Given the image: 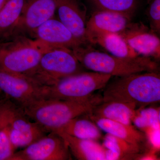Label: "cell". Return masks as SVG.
<instances>
[{
	"instance_id": "cell-1",
	"label": "cell",
	"mask_w": 160,
	"mask_h": 160,
	"mask_svg": "<svg viewBox=\"0 0 160 160\" xmlns=\"http://www.w3.org/2000/svg\"><path fill=\"white\" fill-rule=\"evenodd\" d=\"M102 102V96L99 94L79 101L43 98L21 108L30 119L49 133L74 118L90 113Z\"/></svg>"
},
{
	"instance_id": "cell-2",
	"label": "cell",
	"mask_w": 160,
	"mask_h": 160,
	"mask_svg": "<svg viewBox=\"0 0 160 160\" xmlns=\"http://www.w3.org/2000/svg\"><path fill=\"white\" fill-rule=\"evenodd\" d=\"M103 102L134 103L137 108L160 101V76L158 72L134 73L108 83L103 88Z\"/></svg>"
},
{
	"instance_id": "cell-3",
	"label": "cell",
	"mask_w": 160,
	"mask_h": 160,
	"mask_svg": "<svg viewBox=\"0 0 160 160\" xmlns=\"http://www.w3.org/2000/svg\"><path fill=\"white\" fill-rule=\"evenodd\" d=\"M82 66L91 71L123 77L146 72H157V63L149 57L122 58L101 52L90 47L80 46L72 49Z\"/></svg>"
},
{
	"instance_id": "cell-4",
	"label": "cell",
	"mask_w": 160,
	"mask_h": 160,
	"mask_svg": "<svg viewBox=\"0 0 160 160\" xmlns=\"http://www.w3.org/2000/svg\"><path fill=\"white\" fill-rule=\"evenodd\" d=\"M43 49L35 40L17 35L0 42V68L32 77L39 64Z\"/></svg>"
},
{
	"instance_id": "cell-5",
	"label": "cell",
	"mask_w": 160,
	"mask_h": 160,
	"mask_svg": "<svg viewBox=\"0 0 160 160\" xmlns=\"http://www.w3.org/2000/svg\"><path fill=\"white\" fill-rule=\"evenodd\" d=\"M96 72H79L58 80L46 86V98L79 101L86 99L96 91L103 89L112 77Z\"/></svg>"
},
{
	"instance_id": "cell-6",
	"label": "cell",
	"mask_w": 160,
	"mask_h": 160,
	"mask_svg": "<svg viewBox=\"0 0 160 160\" xmlns=\"http://www.w3.org/2000/svg\"><path fill=\"white\" fill-rule=\"evenodd\" d=\"M82 72L72 49L47 48L43 49L38 67L32 78L43 86H50L60 79Z\"/></svg>"
},
{
	"instance_id": "cell-7",
	"label": "cell",
	"mask_w": 160,
	"mask_h": 160,
	"mask_svg": "<svg viewBox=\"0 0 160 160\" xmlns=\"http://www.w3.org/2000/svg\"><path fill=\"white\" fill-rule=\"evenodd\" d=\"M0 92L22 108L36 100L46 98V86L31 77L0 68Z\"/></svg>"
},
{
	"instance_id": "cell-8",
	"label": "cell",
	"mask_w": 160,
	"mask_h": 160,
	"mask_svg": "<svg viewBox=\"0 0 160 160\" xmlns=\"http://www.w3.org/2000/svg\"><path fill=\"white\" fill-rule=\"evenodd\" d=\"M37 140L25 149L15 152L10 160H68L72 159L66 141L55 132Z\"/></svg>"
},
{
	"instance_id": "cell-9",
	"label": "cell",
	"mask_w": 160,
	"mask_h": 160,
	"mask_svg": "<svg viewBox=\"0 0 160 160\" xmlns=\"http://www.w3.org/2000/svg\"><path fill=\"white\" fill-rule=\"evenodd\" d=\"M56 11L55 0H24L22 11L12 36H32L38 28L54 17Z\"/></svg>"
},
{
	"instance_id": "cell-10",
	"label": "cell",
	"mask_w": 160,
	"mask_h": 160,
	"mask_svg": "<svg viewBox=\"0 0 160 160\" xmlns=\"http://www.w3.org/2000/svg\"><path fill=\"white\" fill-rule=\"evenodd\" d=\"M32 37L42 48L65 47L72 49L86 45L77 38L59 20L52 18L35 31Z\"/></svg>"
},
{
	"instance_id": "cell-11",
	"label": "cell",
	"mask_w": 160,
	"mask_h": 160,
	"mask_svg": "<svg viewBox=\"0 0 160 160\" xmlns=\"http://www.w3.org/2000/svg\"><path fill=\"white\" fill-rule=\"evenodd\" d=\"M9 124L10 140L15 149L25 148L48 133L38 123L30 119L17 105Z\"/></svg>"
},
{
	"instance_id": "cell-12",
	"label": "cell",
	"mask_w": 160,
	"mask_h": 160,
	"mask_svg": "<svg viewBox=\"0 0 160 160\" xmlns=\"http://www.w3.org/2000/svg\"><path fill=\"white\" fill-rule=\"evenodd\" d=\"M59 18L77 38L87 44L86 9L80 0H55Z\"/></svg>"
},
{
	"instance_id": "cell-13",
	"label": "cell",
	"mask_w": 160,
	"mask_h": 160,
	"mask_svg": "<svg viewBox=\"0 0 160 160\" xmlns=\"http://www.w3.org/2000/svg\"><path fill=\"white\" fill-rule=\"evenodd\" d=\"M138 54L146 57H160V40L154 32L142 24H129L120 33Z\"/></svg>"
},
{
	"instance_id": "cell-14",
	"label": "cell",
	"mask_w": 160,
	"mask_h": 160,
	"mask_svg": "<svg viewBox=\"0 0 160 160\" xmlns=\"http://www.w3.org/2000/svg\"><path fill=\"white\" fill-rule=\"evenodd\" d=\"M130 20L122 15L103 10L95 12L86 22V37L88 42L101 35L120 33L129 25Z\"/></svg>"
},
{
	"instance_id": "cell-15",
	"label": "cell",
	"mask_w": 160,
	"mask_h": 160,
	"mask_svg": "<svg viewBox=\"0 0 160 160\" xmlns=\"http://www.w3.org/2000/svg\"><path fill=\"white\" fill-rule=\"evenodd\" d=\"M102 130L128 142L141 147L143 149L147 142L143 132L132 124H125L102 118H96L86 114Z\"/></svg>"
},
{
	"instance_id": "cell-16",
	"label": "cell",
	"mask_w": 160,
	"mask_h": 160,
	"mask_svg": "<svg viewBox=\"0 0 160 160\" xmlns=\"http://www.w3.org/2000/svg\"><path fill=\"white\" fill-rule=\"evenodd\" d=\"M66 141L71 153L78 160H106V149L98 141L78 138L62 132H55Z\"/></svg>"
},
{
	"instance_id": "cell-17",
	"label": "cell",
	"mask_w": 160,
	"mask_h": 160,
	"mask_svg": "<svg viewBox=\"0 0 160 160\" xmlns=\"http://www.w3.org/2000/svg\"><path fill=\"white\" fill-rule=\"evenodd\" d=\"M137 109V107L134 103L116 101L102 102L87 115L132 124V119Z\"/></svg>"
},
{
	"instance_id": "cell-18",
	"label": "cell",
	"mask_w": 160,
	"mask_h": 160,
	"mask_svg": "<svg viewBox=\"0 0 160 160\" xmlns=\"http://www.w3.org/2000/svg\"><path fill=\"white\" fill-rule=\"evenodd\" d=\"M72 119L52 132H62L82 139L98 141L102 137V130L86 115Z\"/></svg>"
},
{
	"instance_id": "cell-19",
	"label": "cell",
	"mask_w": 160,
	"mask_h": 160,
	"mask_svg": "<svg viewBox=\"0 0 160 160\" xmlns=\"http://www.w3.org/2000/svg\"><path fill=\"white\" fill-rule=\"evenodd\" d=\"M102 145L106 150V160H136L144 152L139 146L109 133L103 138Z\"/></svg>"
},
{
	"instance_id": "cell-20",
	"label": "cell",
	"mask_w": 160,
	"mask_h": 160,
	"mask_svg": "<svg viewBox=\"0 0 160 160\" xmlns=\"http://www.w3.org/2000/svg\"><path fill=\"white\" fill-rule=\"evenodd\" d=\"M24 0H9L0 10V42L11 38L22 14Z\"/></svg>"
},
{
	"instance_id": "cell-21",
	"label": "cell",
	"mask_w": 160,
	"mask_h": 160,
	"mask_svg": "<svg viewBox=\"0 0 160 160\" xmlns=\"http://www.w3.org/2000/svg\"><path fill=\"white\" fill-rule=\"evenodd\" d=\"M92 43H98L111 55L117 57L136 59L140 57L119 33L101 35L96 38Z\"/></svg>"
},
{
	"instance_id": "cell-22",
	"label": "cell",
	"mask_w": 160,
	"mask_h": 160,
	"mask_svg": "<svg viewBox=\"0 0 160 160\" xmlns=\"http://www.w3.org/2000/svg\"><path fill=\"white\" fill-rule=\"evenodd\" d=\"M98 10L115 12L130 19L137 8V0H90Z\"/></svg>"
},
{
	"instance_id": "cell-23",
	"label": "cell",
	"mask_w": 160,
	"mask_h": 160,
	"mask_svg": "<svg viewBox=\"0 0 160 160\" xmlns=\"http://www.w3.org/2000/svg\"><path fill=\"white\" fill-rule=\"evenodd\" d=\"M132 122L140 130L148 127L159 129L160 109L147 106L137 108Z\"/></svg>"
},
{
	"instance_id": "cell-24",
	"label": "cell",
	"mask_w": 160,
	"mask_h": 160,
	"mask_svg": "<svg viewBox=\"0 0 160 160\" xmlns=\"http://www.w3.org/2000/svg\"><path fill=\"white\" fill-rule=\"evenodd\" d=\"M15 150L10 140L8 123L0 129V160H10Z\"/></svg>"
},
{
	"instance_id": "cell-25",
	"label": "cell",
	"mask_w": 160,
	"mask_h": 160,
	"mask_svg": "<svg viewBox=\"0 0 160 160\" xmlns=\"http://www.w3.org/2000/svg\"><path fill=\"white\" fill-rule=\"evenodd\" d=\"M148 17L151 29L159 33L160 31V0H151L148 9Z\"/></svg>"
},
{
	"instance_id": "cell-26",
	"label": "cell",
	"mask_w": 160,
	"mask_h": 160,
	"mask_svg": "<svg viewBox=\"0 0 160 160\" xmlns=\"http://www.w3.org/2000/svg\"><path fill=\"white\" fill-rule=\"evenodd\" d=\"M16 105L6 98L0 100V129L9 123Z\"/></svg>"
},
{
	"instance_id": "cell-27",
	"label": "cell",
	"mask_w": 160,
	"mask_h": 160,
	"mask_svg": "<svg viewBox=\"0 0 160 160\" xmlns=\"http://www.w3.org/2000/svg\"><path fill=\"white\" fill-rule=\"evenodd\" d=\"M146 136L147 142L150 145V149L158 152L160 150V128L148 127L141 129Z\"/></svg>"
},
{
	"instance_id": "cell-28",
	"label": "cell",
	"mask_w": 160,
	"mask_h": 160,
	"mask_svg": "<svg viewBox=\"0 0 160 160\" xmlns=\"http://www.w3.org/2000/svg\"><path fill=\"white\" fill-rule=\"evenodd\" d=\"M9 0H0V10L6 5V3Z\"/></svg>"
}]
</instances>
